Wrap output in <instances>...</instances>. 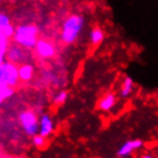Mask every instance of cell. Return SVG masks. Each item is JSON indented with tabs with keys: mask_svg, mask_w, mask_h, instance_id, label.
<instances>
[{
	"mask_svg": "<svg viewBox=\"0 0 158 158\" xmlns=\"http://www.w3.org/2000/svg\"><path fill=\"white\" fill-rule=\"evenodd\" d=\"M85 25V19L80 14H70L64 19L61 29V40L65 45H71L78 39Z\"/></svg>",
	"mask_w": 158,
	"mask_h": 158,
	"instance_id": "obj_1",
	"label": "cell"
},
{
	"mask_svg": "<svg viewBox=\"0 0 158 158\" xmlns=\"http://www.w3.org/2000/svg\"><path fill=\"white\" fill-rule=\"evenodd\" d=\"M39 39V29L36 24L27 23L20 24L15 28L13 36L14 44L19 45L24 49H33Z\"/></svg>",
	"mask_w": 158,
	"mask_h": 158,
	"instance_id": "obj_2",
	"label": "cell"
},
{
	"mask_svg": "<svg viewBox=\"0 0 158 158\" xmlns=\"http://www.w3.org/2000/svg\"><path fill=\"white\" fill-rule=\"evenodd\" d=\"M19 122L24 131V133L28 136H35L38 134V127H39V117L37 112L32 109H25L21 111L19 115Z\"/></svg>",
	"mask_w": 158,
	"mask_h": 158,
	"instance_id": "obj_3",
	"label": "cell"
},
{
	"mask_svg": "<svg viewBox=\"0 0 158 158\" xmlns=\"http://www.w3.org/2000/svg\"><path fill=\"white\" fill-rule=\"evenodd\" d=\"M31 57V54L29 53L28 49H24L16 44H9L8 49L6 52V56L5 59L6 61L10 62V63L15 64V65H21V64L28 63V60Z\"/></svg>",
	"mask_w": 158,
	"mask_h": 158,
	"instance_id": "obj_4",
	"label": "cell"
},
{
	"mask_svg": "<svg viewBox=\"0 0 158 158\" xmlns=\"http://www.w3.org/2000/svg\"><path fill=\"white\" fill-rule=\"evenodd\" d=\"M35 53L39 59L48 60L55 56L56 47L51 40L38 39L36 46H35Z\"/></svg>",
	"mask_w": 158,
	"mask_h": 158,
	"instance_id": "obj_5",
	"label": "cell"
},
{
	"mask_svg": "<svg viewBox=\"0 0 158 158\" xmlns=\"http://www.w3.org/2000/svg\"><path fill=\"white\" fill-rule=\"evenodd\" d=\"M144 146L142 140L140 139H134V140H128L125 143H123L117 150V156L119 158H125L128 157L133 154V151L140 150L142 147Z\"/></svg>",
	"mask_w": 158,
	"mask_h": 158,
	"instance_id": "obj_6",
	"label": "cell"
},
{
	"mask_svg": "<svg viewBox=\"0 0 158 158\" xmlns=\"http://www.w3.org/2000/svg\"><path fill=\"white\" fill-rule=\"evenodd\" d=\"M54 120L49 114H43L39 117V127H38V134L43 138H49L54 132Z\"/></svg>",
	"mask_w": 158,
	"mask_h": 158,
	"instance_id": "obj_7",
	"label": "cell"
},
{
	"mask_svg": "<svg viewBox=\"0 0 158 158\" xmlns=\"http://www.w3.org/2000/svg\"><path fill=\"white\" fill-rule=\"evenodd\" d=\"M116 103H117V98H116V95L114 93H107V94H104L99 100V102L96 104V108L101 111H104V112H107V111H110L111 109H114V107L116 106Z\"/></svg>",
	"mask_w": 158,
	"mask_h": 158,
	"instance_id": "obj_8",
	"label": "cell"
},
{
	"mask_svg": "<svg viewBox=\"0 0 158 158\" xmlns=\"http://www.w3.org/2000/svg\"><path fill=\"white\" fill-rule=\"evenodd\" d=\"M19 80L22 83H29L31 81L35 75V67L30 63H24L19 65Z\"/></svg>",
	"mask_w": 158,
	"mask_h": 158,
	"instance_id": "obj_9",
	"label": "cell"
},
{
	"mask_svg": "<svg viewBox=\"0 0 158 158\" xmlns=\"http://www.w3.org/2000/svg\"><path fill=\"white\" fill-rule=\"evenodd\" d=\"M133 89H134V81L130 76H127L124 78V81H123L122 87H120V96L126 99L133 93Z\"/></svg>",
	"mask_w": 158,
	"mask_h": 158,
	"instance_id": "obj_10",
	"label": "cell"
},
{
	"mask_svg": "<svg viewBox=\"0 0 158 158\" xmlns=\"http://www.w3.org/2000/svg\"><path fill=\"white\" fill-rule=\"evenodd\" d=\"M104 39V31L100 27H95L91 30L89 33V40L93 46H99Z\"/></svg>",
	"mask_w": 158,
	"mask_h": 158,
	"instance_id": "obj_11",
	"label": "cell"
},
{
	"mask_svg": "<svg viewBox=\"0 0 158 158\" xmlns=\"http://www.w3.org/2000/svg\"><path fill=\"white\" fill-rule=\"evenodd\" d=\"M68 96H69L68 92L62 89V91L57 92V93L54 95V98H53V103H54L55 106H62V104H64V103L67 102Z\"/></svg>",
	"mask_w": 158,
	"mask_h": 158,
	"instance_id": "obj_12",
	"label": "cell"
},
{
	"mask_svg": "<svg viewBox=\"0 0 158 158\" xmlns=\"http://www.w3.org/2000/svg\"><path fill=\"white\" fill-rule=\"evenodd\" d=\"M32 144L36 148H38V149H43L47 144V139H45L43 136H40L39 134H37L35 136H32Z\"/></svg>",
	"mask_w": 158,
	"mask_h": 158,
	"instance_id": "obj_13",
	"label": "cell"
},
{
	"mask_svg": "<svg viewBox=\"0 0 158 158\" xmlns=\"http://www.w3.org/2000/svg\"><path fill=\"white\" fill-rule=\"evenodd\" d=\"M14 32H15V27H14L12 23L8 24V25H6V27L2 28V35H4V37L5 38H7V39L13 38Z\"/></svg>",
	"mask_w": 158,
	"mask_h": 158,
	"instance_id": "obj_14",
	"label": "cell"
},
{
	"mask_svg": "<svg viewBox=\"0 0 158 158\" xmlns=\"http://www.w3.org/2000/svg\"><path fill=\"white\" fill-rule=\"evenodd\" d=\"M9 46V39L7 38H2L0 39V57H5L6 56V52Z\"/></svg>",
	"mask_w": 158,
	"mask_h": 158,
	"instance_id": "obj_15",
	"label": "cell"
},
{
	"mask_svg": "<svg viewBox=\"0 0 158 158\" xmlns=\"http://www.w3.org/2000/svg\"><path fill=\"white\" fill-rule=\"evenodd\" d=\"M8 24H10V19H9L8 14L2 12V10H0V27L4 28V27H6Z\"/></svg>",
	"mask_w": 158,
	"mask_h": 158,
	"instance_id": "obj_16",
	"label": "cell"
},
{
	"mask_svg": "<svg viewBox=\"0 0 158 158\" xmlns=\"http://www.w3.org/2000/svg\"><path fill=\"white\" fill-rule=\"evenodd\" d=\"M141 158H155V157L150 154H144V155H142V156H141Z\"/></svg>",
	"mask_w": 158,
	"mask_h": 158,
	"instance_id": "obj_17",
	"label": "cell"
},
{
	"mask_svg": "<svg viewBox=\"0 0 158 158\" xmlns=\"http://www.w3.org/2000/svg\"><path fill=\"white\" fill-rule=\"evenodd\" d=\"M2 38H5L4 35H2V28L0 27V39H2Z\"/></svg>",
	"mask_w": 158,
	"mask_h": 158,
	"instance_id": "obj_18",
	"label": "cell"
},
{
	"mask_svg": "<svg viewBox=\"0 0 158 158\" xmlns=\"http://www.w3.org/2000/svg\"><path fill=\"white\" fill-rule=\"evenodd\" d=\"M8 158H27V157H23V156H16V157H8Z\"/></svg>",
	"mask_w": 158,
	"mask_h": 158,
	"instance_id": "obj_19",
	"label": "cell"
},
{
	"mask_svg": "<svg viewBox=\"0 0 158 158\" xmlns=\"http://www.w3.org/2000/svg\"><path fill=\"white\" fill-rule=\"evenodd\" d=\"M0 158H8V157H6V156H2V157H0Z\"/></svg>",
	"mask_w": 158,
	"mask_h": 158,
	"instance_id": "obj_20",
	"label": "cell"
}]
</instances>
